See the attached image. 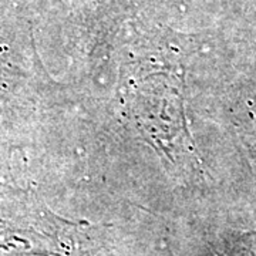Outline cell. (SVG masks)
<instances>
[{"instance_id": "6da1fadb", "label": "cell", "mask_w": 256, "mask_h": 256, "mask_svg": "<svg viewBox=\"0 0 256 256\" xmlns=\"http://www.w3.org/2000/svg\"><path fill=\"white\" fill-rule=\"evenodd\" d=\"M46 212L0 200V256H74L68 230Z\"/></svg>"}]
</instances>
